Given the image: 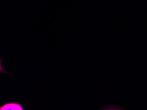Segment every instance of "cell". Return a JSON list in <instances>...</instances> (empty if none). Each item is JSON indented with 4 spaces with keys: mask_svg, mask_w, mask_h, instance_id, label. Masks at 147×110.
<instances>
[{
    "mask_svg": "<svg viewBox=\"0 0 147 110\" xmlns=\"http://www.w3.org/2000/svg\"><path fill=\"white\" fill-rule=\"evenodd\" d=\"M22 105L17 102H9L5 103L0 107V110H23Z\"/></svg>",
    "mask_w": 147,
    "mask_h": 110,
    "instance_id": "obj_1",
    "label": "cell"
}]
</instances>
